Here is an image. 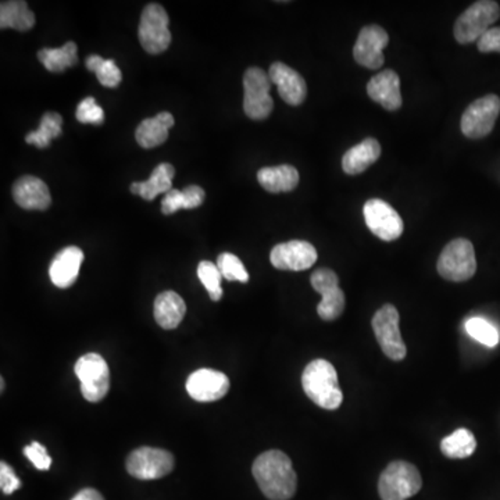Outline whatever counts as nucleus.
<instances>
[{"mask_svg":"<svg viewBox=\"0 0 500 500\" xmlns=\"http://www.w3.org/2000/svg\"><path fill=\"white\" fill-rule=\"evenodd\" d=\"M252 472L267 499L289 500L296 494L298 477L291 459L281 450L262 453L254 460Z\"/></svg>","mask_w":500,"mask_h":500,"instance_id":"f257e3e1","label":"nucleus"},{"mask_svg":"<svg viewBox=\"0 0 500 500\" xmlns=\"http://www.w3.org/2000/svg\"><path fill=\"white\" fill-rule=\"evenodd\" d=\"M302 386L309 399L319 407L336 410L343 405V393L339 388L338 374L329 361L317 359L304 368Z\"/></svg>","mask_w":500,"mask_h":500,"instance_id":"f03ea898","label":"nucleus"},{"mask_svg":"<svg viewBox=\"0 0 500 500\" xmlns=\"http://www.w3.org/2000/svg\"><path fill=\"white\" fill-rule=\"evenodd\" d=\"M423 487L422 475L412 463H391L378 481V494L383 500H407L420 492Z\"/></svg>","mask_w":500,"mask_h":500,"instance_id":"7ed1b4c3","label":"nucleus"},{"mask_svg":"<svg viewBox=\"0 0 500 500\" xmlns=\"http://www.w3.org/2000/svg\"><path fill=\"white\" fill-rule=\"evenodd\" d=\"M499 17L500 7L496 2L492 0L475 2L457 19L453 29L455 38L462 44L479 42L491 29Z\"/></svg>","mask_w":500,"mask_h":500,"instance_id":"20e7f679","label":"nucleus"},{"mask_svg":"<svg viewBox=\"0 0 500 500\" xmlns=\"http://www.w3.org/2000/svg\"><path fill=\"white\" fill-rule=\"evenodd\" d=\"M438 272L448 281L463 282L477 271L474 246L469 239L457 238L445 246L437 264Z\"/></svg>","mask_w":500,"mask_h":500,"instance_id":"39448f33","label":"nucleus"},{"mask_svg":"<svg viewBox=\"0 0 500 500\" xmlns=\"http://www.w3.org/2000/svg\"><path fill=\"white\" fill-rule=\"evenodd\" d=\"M76 374L81 381V393L88 402H101L110 390V370L105 359L88 353L76 363Z\"/></svg>","mask_w":500,"mask_h":500,"instance_id":"423d86ee","label":"nucleus"},{"mask_svg":"<svg viewBox=\"0 0 500 500\" xmlns=\"http://www.w3.org/2000/svg\"><path fill=\"white\" fill-rule=\"evenodd\" d=\"M271 79L269 73L259 67H250L244 76V110L252 120H266L274 109V101L270 96Z\"/></svg>","mask_w":500,"mask_h":500,"instance_id":"0eeeda50","label":"nucleus"},{"mask_svg":"<svg viewBox=\"0 0 500 500\" xmlns=\"http://www.w3.org/2000/svg\"><path fill=\"white\" fill-rule=\"evenodd\" d=\"M167 12L162 4H150L143 9L138 36L148 53L160 54L172 44V32L168 29Z\"/></svg>","mask_w":500,"mask_h":500,"instance_id":"6e6552de","label":"nucleus"},{"mask_svg":"<svg viewBox=\"0 0 500 500\" xmlns=\"http://www.w3.org/2000/svg\"><path fill=\"white\" fill-rule=\"evenodd\" d=\"M371 326L385 356L393 361L403 360L407 351L400 334L399 311L396 310L395 306L383 304V308L374 314Z\"/></svg>","mask_w":500,"mask_h":500,"instance_id":"1a4fd4ad","label":"nucleus"},{"mask_svg":"<svg viewBox=\"0 0 500 500\" xmlns=\"http://www.w3.org/2000/svg\"><path fill=\"white\" fill-rule=\"evenodd\" d=\"M174 470L172 453L157 448L143 447L133 450L127 459V472L138 480H158Z\"/></svg>","mask_w":500,"mask_h":500,"instance_id":"9d476101","label":"nucleus"},{"mask_svg":"<svg viewBox=\"0 0 500 500\" xmlns=\"http://www.w3.org/2000/svg\"><path fill=\"white\" fill-rule=\"evenodd\" d=\"M500 113V99L496 95H487L472 101L463 113L462 133L470 140H480L489 135Z\"/></svg>","mask_w":500,"mask_h":500,"instance_id":"9b49d317","label":"nucleus"},{"mask_svg":"<svg viewBox=\"0 0 500 500\" xmlns=\"http://www.w3.org/2000/svg\"><path fill=\"white\" fill-rule=\"evenodd\" d=\"M311 286L323 294V301L317 306V313L324 321H334L345 310V294L339 288L335 272L329 269H319L311 274Z\"/></svg>","mask_w":500,"mask_h":500,"instance_id":"f8f14e48","label":"nucleus"},{"mask_svg":"<svg viewBox=\"0 0 500 500\" xmlns=\"http://www.w3.org/2000/svg\"><path fill=\"white\" fill-rule=\"evenodd\" d=\"M363 213L368 230L383 241H395L403 234L405 225L402 217L390 203L381 199L368 200Z\"/></svg>","mask_w":500,"mask_h":500,"instance_id":"ddd939ff","label":"nucleus"},{"mask_svg":"<svg viewBox=\"0 0 500 500\" xmlns=\"http://www.w3.org/2000/svg\"><path fill=\"white\" fill-rule=\"evenodd\" d=\"M317 250L306 241H289L272 247L270 262L284 271H303L317 262Z\"/></svg>","mask_w":500,"mask_h":500,"instance_id":"4468645a","label":"nucleus"},{"mask_svg":"<svg viewBox=\"0 0 500 500\" xmlns=\"http://www.w3.org/2000/svg\"><path fill=\"white\" fill-rule=\"evenodd\" d=\"M187 391L198 402H215L224 398L230 391V380L222 371L200 368L190 374Z\"/></svg>","mask_w":500,"mask_h":500,"instance_id":"2eb2a0df","label":"nucleus"},{"mask_svg":"<svg viewBox=\"0 0 500 500\" xmlns=\"http://www.w3.org/2000/svg\"><path fill=\"white\" fill-rule=\"evenodd\" d=\"M390 36L380 26H367L361 28L353 48V58L360 66L378 70L383 64V53Z\"/></svg>","mask_w":500,"mask_h":500,"instance_id":"dca6fc26","label":"nucleus"},{"mask_svg":"<svg viewBox=\"0 0 500 500\" xmlns=\"http://www.w3.org/2000/svg\"><path fill=\"white\" fill-rule=\"evenodd\" d=\"M269 77L271 84L278 88L282 101L289 106H299L303 103L308 95V85L298 71H294L281 61H276L270 66Z\"/></svg>","mask_w":500,"mask_h":500,"instance_id":"f3484780","label":"nucleus"},{"mask_svg":"<svg viewBox=\"0 0 500 500\" xmlns=\"http://www.w3.org/2000/svg\"><path fill=\"white\" fill-rule=\"evenodd\" d=\"M13 198L26 210H46L52 203L48 185L34 175H24L14 182Z\"/></svg>","mask_w":500,"mask_h":500,"instance_id":"a211bd4d","label":"nucleus"},{"mask_svg":"<svg viewBox=\"0 0 500 500\" xmlns=\"http://www.w3.org/2000/svg\"><path fill=\"white\" fill-rule=\"evenodd\" d=\"M84 262V252L77 246L64 247L49 267V277L58 288H70L78 278L79 269Z\"/></svg>","mask_w":500,"mask_h":500,"instance_id":"6ab92c4d","label":"nucleus"},{"mask_svg":"<svg viewBox=\"0 0 500 500\" xmlns=\"http://www.w3.org/2000/svg\"><path fill=\"white\" fill-rule=\"evenodd\" d=\"M367 93L374 101H377L385 110H399L402 106L399 76L392 70L378 73L368 81Z\"/></svg>","mask_w":500,"mask_h":500,"instance_id":"aec40b11","label":"nucleus"},{"mask_svg":"<svg viewBox=\"0 0 500 500\" xmlns=\"http://www.w3.org/2000/svg\"><path fill=\"white\" fill-rule=\"evenodd\" d=\"M187 304L177 292L165 291L155 301L156 323L165 329H174L184 320Z\"/></svg>","mask_w":500,"mask_h":500,"instance_id":"412c9836","label":"nucleus"},{"mask_svg":"<svg viewBox=\"0 0 500 500\" xmlns=\"http://www.w3.org/2000/svg\"><path fill=\"white\" fill-rule=\"evenodd\" d=\"M380 156L381 145L378 141L367 138L345 153L343 158V172L349 175L360 174L377 162Z\"/></svg>","mask_w":500,"mask_h":500,"instance_id":"4be33fe9","label":"nucleus"},{"mask_svg":"<svg viewBox=\"0 0 500 500\" xmlns=\"http://www.w3.org/2000/svg\"><path fill=\"white\" fill-rule=\"evenodd\" d=\"M259 184L271 193L291 192L299 184V173L294 165L264 167L257 173Z\"/></svg>","mask_w":500,"mask_h":500,"instance_id":"5701e85b","label":"nucleus"},{"mask_svg":"<svg viewBox=\"0 0 500 500\" xmlns=\"http://www.w3.org/2000/svg\"><path fill=\"white\" fill-rule=\"evenodd\" d=\"M175 168L170 163H162L153 170L149 180L145 182H133L131 185V193L140 195L145 200H153L160 193H167L173 190V178Z\"/></svg>","mask_w":500,"mask_h":500,"instance_id":"b1692460","label":"nucleus"},{"mask_svg":"<svg viewBox=\"0 0 500 500\" xmlns=\"http://www.w3.org/2000/svg\"><path fill=\"white\" fill-rule=\"evenodd\" d=\"M36 26V14L28 9L27 2L9 0L0 4V28H13L17 31H29Z\"/></svg>","mask_w":500,"mask_h":500,"instance_id":"393cba45","label":"nucleus"},{"mask_svg":"<svg viewBox=\"0 0 500 500\" xmlns=\"http://www.w3.org/2000/svg\"><path fill=\"white\" fill-rule=\"evenodd\" d=\"M205 198H206V193L203 188L198 187V185H190L184 190H172L165 193V199H163V214H174L181 209H197L205 202Z\"/></svg>","mask_w":500,"mask_h":500,"instance_id":"a878e982","label":"nucleus"},{"mask_svg":"<svg viewBox=\"0 0 500 500\" xmlns=\"http://www.w3.org/2000/svg\"><path fill=\"white\" fill-rule=\"evenodd\" d=\"M38 59L44 69L52 73H63L67 69L78 64V48L74 42H67L61 48L42 49Z\"/></svg>","mask_w":500,"mask_h":500,"instance_id":"bb28decb","label":"nucleus"},{"mask_svg":"<svg viewBox=\"0 0 500 500\" xmlns=\"http://www.w3.org/2000/svg\"><path fill=\"white\" fill-rule=\"evenodd\" d=\"M477 449L474 434L467 428H459L440 440V452L449 459H465Z\"/></svg>","mask_w":500,"mask_h":500,"instance_id":"cd10ccee","label":"nucleus"},{"mask_svg":"<svg viewBox=\"0 0 500 500\" xmlns=\"http://www.w3.org/2000/svg\"><path fill=\"white\" fill-rule=\"evenodd\" d=\"M61 125H63V117L59 113L48 111L42 117L38 130L26 136V142L36 145L39 149H44L51 145L52 140L61 135Z\"/></svg>","mask_w":500,"mask_h":500,"instance_id":"c85d7f7f","label":"nucleus"},{"mask_svg":"<svg viewBox=\"0 0 500 500\" xmlns=\"http://www.w3.org/2000/svg\"><path fill=\"white\" fill-rule=\"evenodd\" d=\"M168 130L170 128L165 127L157 116L146 118L140 124V127L136 128V142L145 149H153L156 146L163 145L167 141Z\"/></svg>","mask_w":500,"mask_h":500,"instance_id":"c756f323","label":"nucleus"},{"mask_svg":"<svg viewBox=\"0 0 500 500\" xmlns=\"http://www.w3.org/2000/svg\"><path fill=\"white\" fill-rule=\"evenodd\" d=\"M86 69L96 74L99 83L106 88H116L120 85L123 74L115 60H105L98 54H91L85 60Z\"/></svg>","mask_w":500,"mask_h":500,"instance_id":"7c9ffc66","label":"nucleus"},{"mask_svg":"<svg viewBox=\"0 0 500 500\" xmlns=\"http://www.w3.org/2000/svg\"><path fill=\"white\" fill-rule=\"evenodd\" d=\"M465 331L472 338L488 348H495L499 343L497 329L482 317H472L465 321Z\"/></svg>","mask_w":500,"mask_h":500,"instance_id":"2f4dec72","label":"nucleus"},{"mask_svg":"<svg viewBox=\"0 0 500 500\" xmlns=\"http://www.w3.org/2000/svg\"><path fill=\"white\" fill-rule=\"evenodd\" d=\"M198 277H199L203 286L209 292L210 299L213 302H219L222 298V276L217 264L203 260L198 266Z\"/></svg>","mask_w":500,"mask_h":500,"instance_id":"473e14b6","label":"nucleus"},{"mask_svg":"<svg viewBox=\"0 0 500 500\" xmlns=\"http://www.w3.org/2000/svg\"><path fill=\"white\" fill-rule=\"evenodd\" d=\"M217 267L222 272V278L229 279V281H249V274H247L244 263L235 254H229V252L220 254L217 259Z\"/></svg>","mask_w":500,"mask_h":500,"instance_id":"72a5a7b5","label":"nucleus"},{"mask_svg":"<svg viewBox=\"0 0 500 500\" xmlns=\"http://www.w3.org/2000/svg\"><path fill=\"white\" fill-rule=\"evenodd\" d=\"M76 117L79 123L101 125L105 121V111L96 103L95 98H86L77 108Z\"/></svg>","mask_w":500,"mask_h":500,"instance_id":"f704fd0d","label":"nucleus"},{"mask_svg":"<svg viewBox=\"0 0 500 500\" xmlns=\"http://www.w3.org/2000/svg\"><path fill=\"white\" fill-rule=\"evenodd\" d=\"M24 455L27 459L31 460L32 464L36 465V469L41 472H48L52 465V457L48 455L46 448L39 442H32L29 447L24 448Z\"/></svg>","mask_w":500,"mask_h":500,"instance_id":"c9c22d12","label":"nucleus"},{"mask_svg":"<svg viewBox=\"0 0 500 500\" xmlns=\"http://www.w3.org/2000/svg\"><path fill=\"white\" fill-rule=\"evenodd\" d=\"M21 481L17 477L16 472L7 463L2 462L0 464V488L4 495H12L20 489Z\"/></svg>","mask_w":500,"mask_h":500,"instance_id":"e433bc0d","label":"nucleus"},{"mask_svg":"<svg viewBox=\"0 0 500 500\" xmlns=\"http://www.w3.org/2000/svg\"><path fill=\"white\" fill-rule=\"evenodd\" d=\"M477 44L481 53H500V27L489 29Z\"/></svg>","mask_w":500,"mask_h":500,"instance_id":"4c0bfd02","label":"nucleus"},{"mask_svg":"<svg viewBox=\"0 0 500 500\" xmlns=\"http://www.w3.org/2000/svg\"><path fill=\"white\" fill-rule=\"evenodd\" d=\"M71 500H105L101 496V492L96 491L93 488H85L83 491H79Z\"/></svg>","mask_w":500,"mask_h":500,"instance_id":"58836bf2","label":"nucleus"},{"mask_svg":"<svg viewBox=\"0 0 500 500\" xmlns=\"http://www.w3.org/2000/svg\"><path fill=\"white\" fill-rule=\"evenodd\" d=\"M157 117L162 120V123L165 124V127L172 128L174 125V117L167 111H163V113H158Z\"/></svg>","mask_w":500,"mask_h":500,"instance_id":"ea45409f","label":"nucleus"}]
</instances>
